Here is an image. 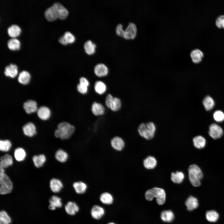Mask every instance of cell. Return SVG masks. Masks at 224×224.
<instances>
[{
	"label": "cell",
	"mask_w": 224,
	"mask_h": 224,
	"mask_svg": "<svg viewBox=\"0 0 224 224\" xmlns=\"http://www.w3.org/2000/svg\"><path fill=\"white\" fill-rule=\"evenodd\" d=\"M84 49L86 53L89 55L94 54L96 51V44L90 40L86 41L84 45Z\"/></svg>",
	"instance_id": "obj_29"
},
{
	"label": "cell",
	"mask_w": 224,
	"mask_h": 224,
	"mask_svg": "<svg viewBox=\"0 0 224 224\" xmlns=\"http://www.w3.org/2000/svg\"><path fill=\"white\" fill-rule=\"evenodd\" d=\"M13 163L12 156L7 154L1 157L0 159V168L5 169L12 166Z\"/></svg>",
	"instance_id": "obj_22"
},
{
	"label": "cell",
	"mask_w": 224,
	"mask_h": 224,
	"mask_svg": "<svg viewBox=\"0 0 224 224\" xmlns=\"http://www.w3.org/2000/svg\"><path fill=\"white\" fill-rule=\"evenodd\" d=\"M219 217L218 213L215 210H209L207 211L206 213V218L209 222H216L218 219Z\"/></svg>",
	"instance_id": "obj_41"
},
{
	"label": "cell",
	"mask_w": 224,
	"mask_h": 224,
	"mask_svg": "<svg viewBox=\"0 0 224 224\" xmlns=\"http://www.w3.org/2000/svg\"><path fill=\"white\" fill-rule=\"evenodd\" d=\"M88 86L85 84L79 83L77 85L76 87L79 92L82 94H85L88 92Z\"/></svg>",
	"instance_id": "obj_45"
},
{
	"label": "cell",
	"mask_w": 224,
	"mask_h": 224,
	"mask_svg": "<svg viewBox=\"0 0 224 224\" xmlns=\"http://www.w3.org/2000/svg\"><path fill=\"white\" fill-rule=\"evenodd\" d=\"M26 152L25 150L22 147L16 148L14 152V157L15 159L18 161H23L26 156Z\"/></svg>",
	"instance_id": "obj_34"
},
{
	"label": "cell",
	"mask_w": 224,
	"mask_h": 224,
	"mask_svg": "<svg viewBox=\"0 0 224 224\" xmlns=\"http://www.w3.org/2000/svg\"><path fill=\"white\" fill-rule=\"evenodd\" d=\"M46 160L44 155L40 154L35 155L32 157V161L34 166L37 168L41 167L44 164Z\"/></svg>",
	"instance_id": "obj_30"
},
{
	"label": "cell",
	"mask_w": 224,
	"mask_h": 224,
	"mask_svg": "<svg viewBox=\"0 0 224 224\" xmlns=\"http://www.w3.org/2000/svg\"><path fill=\"white\" fill-rule=\"evenodd\" d=\"M184 178V175L182 171H177L175 172H172L171 174L170 179L175 183H181Z\"/></svg>",
	"instance_id": "obj_32"
},
{
	"label": "cell",
	"mask_w": 224,
	"mask_h": 224,
	"mask_svg": "<svg viewBox=\"0 0 224 224\" xmlns=\"http://www.w3.org/2000/svg\"><path fill=\"white\" fill-rule=\"evenodd\" d=\"M49 187L53 192L56 193L59 192L63 187V184L59 179L53 178L49 182Z\"/></svg>",
	"instance_id": "obj_18"
},
{
	"label": "cell",
	"mask_w": 224,
	"mask_h": 224,
	"mask_svg": "<svg viewBox=\"0 0 224 224\" xmlns=\"http://www.w3.org/2000/svg\"><path fill=\"white\" fill-rule=\"evenodd\" d=\"M18 67L14 63H10L5 67L4 74L6 77L14 78L18 75Z\"/></svg>",
	"instance_id": "obj_10"
},
{
	"label": "cell",
	"mask_w": 224,
	"mask_h": 224,
	"mask_svg": "<svg viewBox=\"0 0 224 224\" xmlns=\"http://www.w3.org/2000/svg\"><path fill=\"white\" fill-rule=\"evenodd\" d=\"M21 31L20 28L16 24L12 25L7 29L8 35L12 38H15L19 35Z\"/></svg>",
	"instance_id": "obj_31"
},
{
	"label": "cell",
	"mask_w": 224,
	"mask_h": 224,
	"mask_svg": "<svg viewBox=\"0 0 224 224\" xmlns=\"http://www.w3.org/2000/svg\"><path fill=\"white\" fill-rule=\"evenodd\" d=\"M36 112L38 117L43 121L48 120L51 116L50 109L45 106H41L38 108Z\"/></svg>",
	"instance_id": "obj_13"
},
{
	"label": "cell",
	"mask_w": 224,
	"mask_h": 224,
	"mask_svg": "<svg viewBox=\"0 0 224 224\" xmlns=\"http://www.w3.org/2000/svg\"><path fill=\"white\" fill-rule=\"evenodd\" d=\"M91 110L93 114L95 115L100 116L104 114L105 108L101 104L95 102L92 105Z\"/></svg>",
	"instance_id": "obj_26"
},
{
	"label": "cell",
	"mask_w": 224,
	"mask_h": 224,
	"mask_svg": "<svg viewBox=\"0 0 224 224\" xmlns=\"http://www.w3.org/2000/svg\"><path fill=\"white\" fill-rule=\"evenodd\" d=\"M213 117L216 122H222L224 120V113L221 110H216L213 113Z\"/></svg>",
	"instance_id": "obj_44"
},
{
	"label": "cell",
	"mask_w": 224,
	"mask_h": 224,
	"mask_svg": "<svg viewBox=\"0 0 224 224\" xmlns=\"http://www.w3.org/2000/svg\"><path fill=\"white\" fill-rule=\"evenodd\" d=\"M208 133L213 139H217L220 138L223 134V130L219 126L213 123L210 126Z\"/></svg>",
	"instance_id": "obj_11"
},
{
	"label": "cell",
	"mask_w": 224,
	"mask_h": 224,
	"mask_svg": "<svg viewBox=\"0 0 224 224\" xmlns=\"http://www.w3.org/2000/svg\"><path fill=\"white\" fill-rule=\"evenodd\" d=\"M75 40L76 38L74 35L68 31L64 32V34L58 39L59 42L64 45L72 44L75 42Z\"/></svg>",
	"instance_id": "obj_15"
},
{
	"label": "cell",
	"mask_w": 224,
	"mask_h": 224,
	"mask_svg": "<svg viewBox=\"0 0 224 224\" xmlns=\"http://www.w3.org/2000/svg\"><path fill=\"white\" fill-rule=\"evenodd\" d=\"M22 130L24 135L30 137L34 136L37 132L36 126L31 122H28L23 125Z\"/></svg>",
	"instance_id": "obj_9"
},
{
	"label": "cell",
	"mask_w": 224,
	"mask_h": 224,
	"mask_svg": "<svg viewBox=\"0 0 224 224\" xmlns=\"http://www.w3.org/2000/svg\"><path fill=\"white\" fill-rule=\"evenodd\" d=\"M188 177L191 184L194 187H198L201 184L200 180L203 177V173L197 165L192 164L188 169Z\"/></svg>",
	"instance_id": "obj_4"
},
{
	"label": "cell",
	"mask_w": 224,
	"mask_h": 224,
	"mask_svg": "<svg viewBox=\"0 0 224 224\" xmlns=\"http://www.w3.org/2000/svg\"><path fill=\"white\" fill-rule=\"evenodd\" d=\"M49 202L48 208L52 211L54 210L57 208H61L63 205L61 198L55 195H53L50 197Z\"/></svg>",
	"instance_id": "obj_16"
},
{
	"label": "cell",
	"mask_w": 224,
	"mask_h": 224,
	"mask_svg": "<svg viewBox=\"0 0 224 224\" xmlns=\"http://www.w3.org/2000/svg\"><path fill=\"white\" fill-rule=\"evenodd\" d=\"M23 107L26 114H31L37 111V104L35 100L29 99L23 103Z\"/></svg>",
	"instance_id": "obj_12"
},
{
	"label": "cell",
	"mask_w": 224,
	"mask_h": 224,
	"mask_svg": "<svg viewBox=\"0 0 224 224\" xmlns=\"http://www.w3.org/2000/svg\"><path fill=\"white\" fill-rule=\"evenodd\" d=\"M31 75L30 73L26 70L21 72L17 76V81L21 84L26 85L30 82Z\"/></svg>",
	"instance_id": "obj_21"
},
{
	"label": "cell",
	"mask_w": 224,
	"mask_h": 224,
	"mask_svg": "<svg viewBox=\"0 0 224 224\" xmlns=\"http://www.w3.org/2000/svg\"><path fill=\"white\" fill-rule=\"evenodd\" d=\"M137 29L136 24L130 22L124 30L123 38L126 40L133 39L137 35Z\"/></svg>",
	"instance_id": "obj_8"
},
{
	"label": "cell",
	"mask_w": 224,
	"mask_h": 224,
	"mask_svg": "<svg viewBox=\"0 0 224 224\" xmlns=\"http://www.w3.org/2000/svg\"><path fill=\"white\" fill-rule=\"evenodd\" d=\"M65 210L68 214L72 216L79 211V208L75 202L69 201L65 206Z\"/></svg>",
	"instance_id": "obj_25"
},
{
	"label": "cell",
	"mask_w": 224,
	"mask_h": 224,
	"mask_svg": "<svg viewBox=\"0 0 224 224\" xmlns=\"http://www.w3.org/2000/svg\"><path fill=\"white\" fill-rule=\"evenodd\" d=\"M194 146L198 149L204 148L206 144V140L203 136L200 135L194 137L193 139Z\"/></svg>",
	"instance_id": "obj_33"
},
{
	"label": "cell",
	"mask_w": 224,
	"mask_h": 224,
	"mask_svg": "<svg viewBox=\"0 0 224 224\" xmlns=\"http://www.w3.org/2000/svg\"><path fill=\"white\" fill-rule=\"evenodd\" d=\"M124 30L123 29V25L121 24H118L116 27L115 32L117 35L123 38Z\"/></svg>",
	"instance_id": "obj_46"
},
{
	"label": "cell",
	"mask_w": 224,
	"mask_h": 224,
	"mask_svg": "<svg viewBox=\"0 0 224 224\" xmlns=\"http://www.w3.org/2000/svg\"><path fill=\"white\" fill-rule=\"evenodd\" d=\"M54 4L56 7L57 11L58 18L61 20L65 19L69 14L68 10L59 2H55Z\"/></svg>",
	"instance_id": "obj_19"
},
{
	"label": "cell",
	"mask_w": 224,
	"mask_h": 224,
	"mask_svg": "<svg viewBox=\"0 0 224 224\" xmlns=\"http://www.w3.org/2000/svg\"><path fill=\"white\" fill-rule=\"evenodd\" d=\"M94 72L98 77H102L107 75L109 70L107 66L102 63H98L94 67Z\"/></svg>",
	"instance_id": "obj_17"
},
{
	"label": "cell",
	"mask_w": 224,
	"mask_h": 224,
	"mask_svg": "<svg viewBox=\"0 0 224 224\" xmlns=\"http://www.w3.org/2000/svg\"><path fill=\"white\" fill-rule=\"evenodd\" d=\"M185 204L187 207V210L191 211L196 208L198 206V203L197 199L196 198L191 196L186 200Z\"/></svg>",
	"instance_id": "obj_27"
},
{
	"label": "cell",
	"mask_w": 224,
	"mask_h": 224,
	"mask_svg": "<svg viewBox=\"0 0 224 224\" xmlns=\"http://www.w3.org/2000/svg\"><path fill=\"white\" fill-rule=\"evenodd\" d=\"M12 219L7 212L5 210L0 212V224H11Z\"/></svg>",
	"instance_id": "obj_40"
},
{
	"label": "cell",
	"mask_w": 224,
	"mask_h": 224,
	"mask_svg": "<svg viewBox=\"0 0 224 224\" xmlns=\"http://www.w3.org/2000/svg\"><path fill=\"white\" fill-rule=\"evenodd\" d=\"M72 186L75 192L77 194H79L85 193L87 188V184L82 180L74 182L73 183Z\"/></svg>",
	"instance_id": "obj_23"
},
{
	"label": "cell",
	"mask_w": 224,
	"mask_h": 224,
	"mask_svg": "<svg viewBox=\"0 0 224 224\" xmlns=\"http://www.w3.org/2000/svg\"><path fill=\"white\" fill-rule=\"evenodd\" d=\"M145 195V198L148 201L156 198L157 203L159 205H163L166 201V192L161 188L156 187L149 189L146 192Z\"/></svg>",
	"instance_id": "obj_2"
},
{
	"label": "cell",
	"mask_w": 224,
	"mask_h": 224,
	"mask_svg": "<svg viewBox=\"0 0 224 224\" xmlns=\"http://www.w3.org/2000/svg\"><path fill=\"white\" fill-rule=\"evenodd\" d=\"M44 16L46 19L49 21H54L58 18L57 11L54 4L46 9Z\"/></svg>",
	"instance_id": "obj_14"
},
{
	"label": "cell",
	"mask_w": 224,
	"mask_h": 224,
	"mask_svg": "<svg viewBox=\"0 0 224 224\" xmlns=\"http://www.w3.org/2000/svg\"><path fill=\"white\" fill-rule=\"evenodd\" d=\"M161 217L163 221L170 222L174 220V215L173 212L170 210H164L161 213Z\"/></svg>",
	"instance_id": "obj_37"
},
{
	"label": "cell",
	"mask_w": 224,
	"mask_h": 224,
	"mask_svg": "<svg viewBox=\"0 0 224 224\" xmlns=\"http://www.w3.org/2000/svg\"><path fill=\"white\" fill-rule=\"evenodd\" d=\"M13 189V184L10 178L6 174L5 170L0 168V194L4 195L10 194Z\"/></svg>",
	"instance_id": "obj_3"
},
{
	"label": "cell",
	"mask_w": 224,
	"mask_h": 224,
	"mask_svg": "<svg viewBox=\"0 0 224 224\" xmlns=\"http://www.w3.org/2000/svg\"><path fill=\"white\" fill-rule=\"evenodd\" d=\"M12 146V143L9 140H1L0 141V150L1 151L8 152Z\"/></svg>",
	"instance_id": "obj_43"
},
{
	"label": "cell",
	"mask_w": 224,
	"mask_h": 224,
	"mask_svg": "<svg viewBox=\"0 0 224 224\" xmlns=\"http://www.w3.org/2000/svg\"><path fill=\"white\" fill-rule=\"evenodd\" d=\"M108 224H115L114 222H111L109 223Z\"/></svg>",
	"instance_id": "obj_48"
},
{
	"label": "cell",
	"mask_w": 224,
	"mask_h": 224,
	"mask_svg": "<svg viewBox=\"0 0 224 224\" xmlns=\"http://www.w3.org/2000/svg\"><path fill=\"white\" fill-rule=\"evenodd\" d=\"M216 24L218 28L224 29V15L221 16L217 19Z\"/></svg>",
	"instance_id": "obj_47"
},
{
	"label": "cell",
	"mask_w": 224,
	"mask_h": 224,
	"mask_svg": "<svg viewBox=\"0 0 224 224\" xmlns=\"http://www.w3.org/2000/svg\"><path fill=\"white\" fill-rule=\"evenodd\" d=\"M203 103L205 109L207 111L212 110L215 104L213 99L209 96H207L204 99Z\"/></svg>",
	"instance_id": "obj_42"
},
{
	"label": "cell",
	"mask_w": 224,
	"mask_h": 224,
	"mask_svg": "<svg viewBox=\"0 0 224 224\" xmlns=\"http://www.w3.org/2000/svg\"><path fill=\"white\" fill-rule=\"evenodd\" d=\"M8 48L12 50H16L20 49V42L17 39L14 38L9 39L7 42Z\"/></svg>",
	"instance_id": "obj_39"
},
{
	"label": "cell",
	"mask_w": 224,
	"mask_h": 224,
	"mask_svg": "<svg viewBox=\"0 0 224 224\" xmlns=\"http://www.w3.org/2000/svg\"><path fill=\"white\" fill-rule=\"evenodd\" d=\"M105 102L106 106L113 111H118L121 107V100L118 98L113 97L110 94L106 96Z\"/></svg>",
	"instance_id": "obj_6"
},
{
	"label": "cell",
	"mask_w": 224,
	"mask_h": 224,
	"mask_svg": "<svg viewBox=\"0 0 224 224\" xmlns=\"http://www.w3.org/2000/svg\"><path fill=\"white\" fill-rule=\"evenodd\" d=\"M75 131L74 125L67 121H62L58 124L54 130L55 136L61 139H68L72 137Z\"/></svg>",
	"instance_id": "obj_1"
},
{
	"label": "cell",
	"mask_w": 224,
	"mask_h": 224,
	"mask_svg": "<svg viewBox=\"0 0 224 224\" xmlns=\"http://www.w3.org/2000/svg\"><path fill=\"white\" fill-rule=\"evenodd\" d=\"M111 148L116 152L122 151L125 147V142L124 139L119 136L112 137L110 141Z\"/></svg>",
	"instance_id": "obj_7"
},
{
	"label": "cell",
	"mask_w": 224,
	"mask_h": 224,
	"mask_svg": "<svg viewBox=\"0 0 224 224\" xmlns=\"http://www.w3.org/2000/svg\"><path fill=\"white\" fill-rule=\"evenodd\" d=\"M95 92L99 95H102L106 91L107 87L105 84L100 81L96 82L94 86Z\"/></svg>",
	"instance_id": "obj_38"
},
{
	"label": "cell",
	"mask_w": 224,
	"mask_h": 224,
	"mask_svg": "<svg viewBox=\"0 0 224 224\" xmlns=\"http://www.w3.org/2000/svg\"><path fill=\"white\" fill-rule=\"evenodd\" d=\"M55 157L58 161L63 163L67 161L69 156L68 153L66 151L62 149H59L56 152Z\"/></svg>",
	"instance_id": "obj_28"
},
{
	"label": "cell",
	"mask_w": 224,
	"mask_h": 224,
	"mask_svg": "<svg viewBox=\"0 0 224 224\" xmlns=\"http://www.w3.org/2000/svg\"><path fill=\"white\" fill-rule=\"evenodd\" d=\"M100 199L103 203L110 205L112 203L114 198L111 194L108 192H105L100 194Z\"/></svg>",
	"instance_id": "obj_36"
},
{
	"label": "cell",
	"mask_w": 224,
	"mask_h": 224,
	"mask_svg": "<svg viewBox=\"0 0 224 224\" xmlns=\"http://www.w3.org/2000/svg\"><path fill=\"white\" fill-rule=\"evenodd\" d=\"M105 211L101 206L98 205H94L92 208L91 214L92 217L96 219H100L104 215Z\"/></svg>",
	"instance_id": "obj_20"
},
{
	"label": "cell",
	"mask_w": 224,
	"mask_h": 224,
	"mask_svg": "<svg viewBox=\"0 0 224 224\" xmlns=\"http://www.w3.org/2000/svg\"><path fill=\"white\" fill-rule=\"evenodd\" d=\"M190 57L193 62L195 63L200 62L203 57L202 52L198 49L192 50L190 53Z\"/></svg>",
	"instance_id": "obj_35"
},
{
	"label": "cell",
	"mask_w": 224,
	"mask_h": 224,
	"mask_svg": "<svg viewBox=\"0 0 224 224\" xmlns=\"http://www.w3.org/2000/svg\"><path fill=\"white\" fill-rule=\"evenodd\" d=\"M143 164L144 166L146 169H152L156 166L157 161L153 156H149L144 159Z\"/></svg>",
	"instance_id": "obj_24"
},
{
	"label": "cell",
	"mask_w": 224,
	"mask_h": 224,
	"mask_svg": "<svg viewBox=\"0 0 224 224\" xmlns=\"http://www.w3.org/2000/svg\"><path fill=\"white\" fill-rule=\"evenodd\" d=\"M156 127L152 122H149L145 124H141L139 126L138 131L139 135L147 140H150L154 136Z\"/></svg>",
	"instance_id": "obj_5"
}]
</instances>
